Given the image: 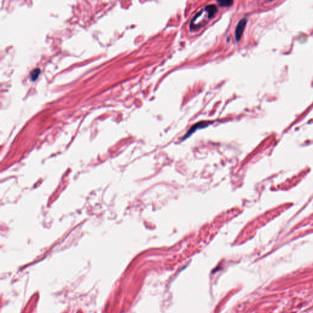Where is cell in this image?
<instances>
[{"label":"cell","instance_id":"obj_1","mask_svg":"<svg viewBox=\"0 0 313 313\" xmlns=\"http://www.w3.org/2000/svg\"><path fill=\"white\" fill-rule=\"evenodd\" d=\"M212 124V122H210V121H202V122H197V123L195 124L187 131V133L185 134V135L183 138V140H185V139L188 138L191 135H192L194 132L196 130H198V129H201V128H206Z\"/></svg>","mask_w":313,"mask_h":313},{"label":"cell","instance_id":"obj_2","mask_svg":"<svg viewBox=\"0 0 313 313\" xmlns=\"http://www.w3.org/2000/svg\"><path fill=\"white\" fill-rule=\"evenodd\" d=\"M246 23H247V20L245 18H244V19H241L237 25L236 26V30H235V37H236V39L237 42H238L240 40V39L243 35Z\"/></svg>","mask_w":313,"mask_h":313},{"label":"cell","instance_id":"obj_3","mask_svg":"<svg viewBox=\"0 0 313 313\" xmlns=\"http://www.w3.org/2000/svg\"><path fill=\"white\" fill-rule=\"evenodd\" d=\"M40 72H41V70L38 68L32 71L30 74V78H31V80L33 81H36L38 79V78L40 74Z\"/></svg>","mask_w":313,"mask_h":313},{"label":"cell","instance_id":"obj_4","mask_svg":"<svg viewBox=\"0 0 313 313\" xmlns=\"http://www.w3.org/2000/svg\"><path fill=\"white\" fill-rule=\"evenodd\" d=\"M217 3L220 6L229 7L233 4V1H218Z\"/></svg>","mask_w":313,"mask_h":313}]
</instances>
